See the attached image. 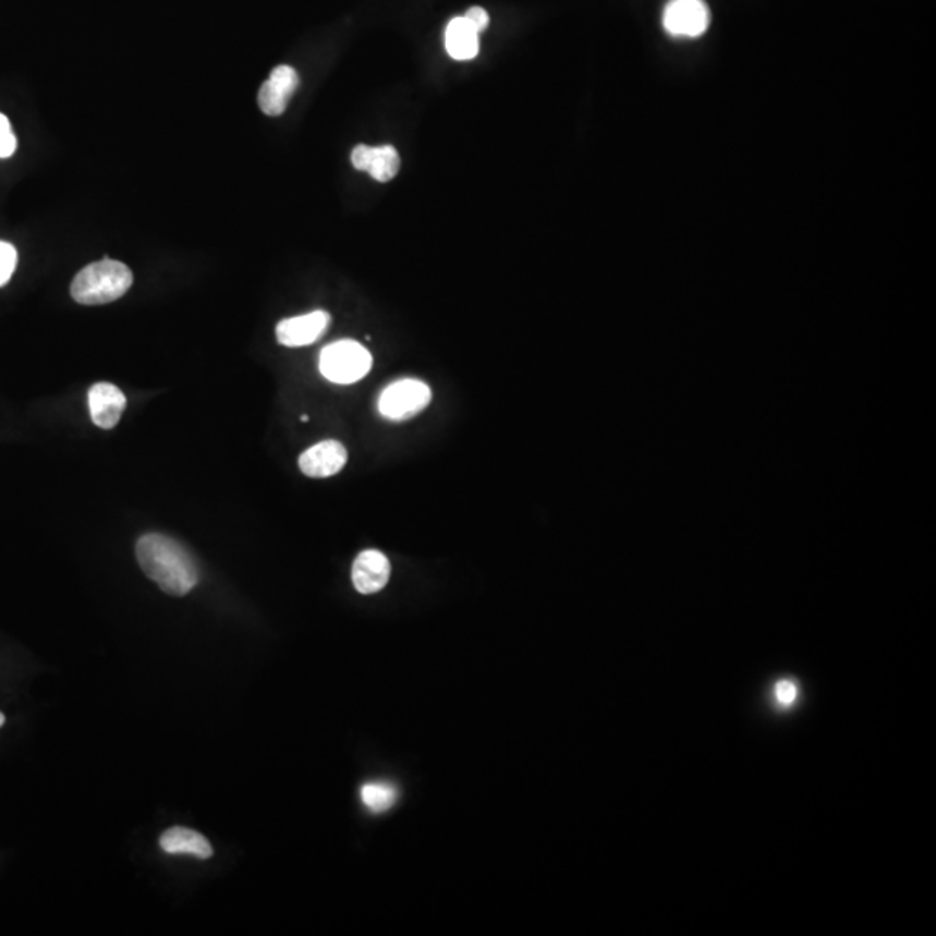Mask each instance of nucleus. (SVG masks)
<instances>
[{
    "label": "nucleus",
    "mask_w": 936,
    "mask_h": 936,
    "mask_svg": "<svg viewBox=\"0 0 936 936\" xmlns=\"http://www.w3.org/2000/svg\"><path fill=\"white\" fill-rule=\"evenodd\" d=\"M160 847L163 852L172 853V855L190 853V855L198 856L202 861L214 855L212 847L208 843L207 838L196 830L186 829V827H172V829L167 830L166 835L160 838Z\"/></svg>",
    "instance_id": "ddd939ff"
},
{
    "label": "nucleus",
    "mask_w": 936,
    "mask_h": 936,
    "mask_svg": "<svg viewBox=\"0 0 936 936\" xmlns=\"http://www.w3.org/2000/svg\"><path fill=\"white\" fill-rule=\"evenodd\" d=\"M5 724V716L0 713V727Z\"/></svg>",
    "instance_id": "6ab92c4d"
},
{
    "label": "nucleus",
    "mask_w": 936,
    "mask_h": 936,
    "mask_svg": "<svg viewBox=\"0 0 936 936\" xmlns=\"http://www.w3.org/2000/svg\"><path fill=\"white\" fill-rule=\"evenodd\" d=\"M17 264V252L11 243L0 242V287H4Z\"/></svg>",
    "instance_id": "2eb2a0df"
},
{
    "label": "nucleus",
    "mask_w": 936,
    "mask_h": 936,
    "mask_svg": "<svg viewBox=\"0 0 936 936\" xmlns=\"http://www.w3.org/2000/svg\"><path fill=\"white\" fill-rule=\"evenodd\" d=\"M446 49L458 61L474 60L479 54V32L465 16L454 17L446 28Z\"/></svg>",
    "instance_id": "f8f14e48"
},
{
    "label": "nucleus",
    "mask_w": 936,
    "mask_h": 936,
    "mask_svg": "<svg viewBox=\"0 0 936 936\" xmlns=\"http://www.w3.org/2000/svg\"><path fill=\"white\" fill-rule=\"evenodd\" d=\"M141 569L166 594L184 597L195 588L199 574L186 548L166 534H145L136 545Z\"/></svg>",
    "instance_id": "f257e3e1"
},
{
    "label": "nucleus",
    "mask_w": 936,
    "mask_h": 936,
    "mask_svg": "<svg viewBox=\"0 0 936 936\" xmlns=\"http://www.w3.org/2000/svg\"><path fill=\"white\" fill-rule=\"evenodd\" d=\"M390 578V562L381 551H361L352 563V585L363 595L386 588Z\"/></svg>",
    "instance_id": "1a4fd4ad"
},
{
    "label": "nucleus",
    "mask_w": 936,
    "mask_h": 936,
    "mask_svg": "<svg viewBox=\"0 0 936 936\" xmlns=\"http://www.w3.org/2000/svg\"><path fill=\"white\" fill-rule=\"evenodd\" d=\"M345 463H348V450L333 439L314 445L299 458L302 474L314 479L339 474Z\"/></svg>",
    "instance_id": "6e6552de"
},
{
    "label": "nucleus",
    "mask_w": 936,
    "mask_h": 936,
    "mask_svg": "<svg viewBox=\"0 0 936 936\" xmlns=\"http://www.w3.org/2000/svg\"><path fill=\"white\" fill-rule=\"evenodd\" d=\"M374 357L368 349L354 340H339L323 349L319 356V372L327 380L340 386H349L368 375Z\"/></svg>",
    "instance_id": "7ed1b4c3"
},
{
    "label": "nucleus",
    "mask_w": 936,
    "mask_h": 936,
    "mask_svg": "<svg viewBox=\"0 0 936 936\" xmlns=\"http://www.w3.org/2000/svg\"><path fill=\"white\" fill-rule=\"evenodd\" d=\"M330 321L327 311H313L304 316L283 319L276 327V339L284 348H304L321 339L327 333Z\"/></svg>",
    "instance_id": "423d86ee"
},
{
    "label": "nucleus",
    "mask_w": 936,
    "mask_h": 936,
    "mask_svg": "<svg viewBox=\"0 0 936 936\" xmlns=\"http://www.w3.org/2000/svg\"><path fill=\"white\" fill-rule=\"evenodd\" d=\"M17 141L8 117L0 113V158H9L16 151Z\"/></svg>",
    "instance_id": "dca6fc26"
},
{
    "label": "nucleus",
    "mask_w": 936,
    "mask_h": 936,
    "mask_svg": "<svg viewBox=\"0 0 936 936\" xmlns=\"http://www.w3.org/2000/svg\"><path fill=\"white\" fill-rule=\"evenodd\" d=\"M361 800L365 803L366 809L372 810L374 814H384L387 810L394 806L398 801V789L390 782L384 780H375L361 788Z\"/></svg>",
    "instance_id": "4468645a"
},
{
    "label": "nucleus",
    "mask_w": 936,
    "mask_h": 936,
    "mask_svg": "<svg viewBox=\"0 0 936 936\" xmlns=\"http://www.w3.org/2000/svg\"><path fill=\"white\" fill-rule=\"evenodd\" d=\"M301 78L299 73L281 64L278 69L272 70L271 75L264 82L259 90V107L264 113L269 117H280L289 107L290 98L297 90Z\"/></svg>",
    "instance_id": "0eeeda50"
},
{
    "label": "nucleus",
    "mask_w": 936,
    "mask_h": 936,
    "mask_svg": "<svg viewBox=\"0 0 936 936\" xmlns=\"http://www.w3.org/2000/svg\"><path fill=\"white\" fill-rule=\"evenodd\" d=\"M466 20L474 26L475 31L483 34L486 31L487 25H489V14L486 13V9L483 8H471L466 11L465 14Z\"/></svg>",
    "instance_id": "a211bd4d"
},
{
    "label": "nucleus",
    "mask_w": 936,
    "mask_h": 936,
    "mask_svg": "<svg viewBox=\"0 0 936 936\" xmlns=\"http://www.w3.org/2000/svg\"><path fill=\"white\" fill-rule=\"evenodd\" d=\"M430 399L433 392L427 384L416 378H403L384 389L378 399V410L389 420H410L424 412Z\"/></svg>",
    "instance_id": "20e7f679"
},
{
    "label": "nucleus",
    "mask_w": 936,
    "mask_h": 936,
    "mask_svg": "<svg viewBox=\"0 0 936 936\" xmlns=\"http://www.w3.org/2000/svg\"><path fill=\"white\" fill-rule=\"evenodd\" d=\"M709 25L712 13L704 0H670L663 13V26L671 37L697 38Z\"/></svg>",
    "instance_id": "39448f33"
},
{
    "label": "nucleus",
    "mask_w": 936,
    "mask_h": 936,
    "mask_svg": "<svg viewBox=\"0 0 936 936\" xmlns=\"http://www.w3.org/2000/svg\"><path fill=\"white\" fill-rule=\"evenodd\" d=\"M134 276L125 264L119 260H99L84 267L73 278V301L82 305H102L119 301L132 287Z\"/></svg>",
    "instance_id": "f03ea898"
},
{
    "label": "nucleus",
    "mask_w": 936,
    "mask_h": 936,
    "mask_svg": "<svg viewBox=\"0 0 936 936\" xmlns=\"http://www.w3.org/2000/svg\"><path fill=\"white\" fill-rule=\"evenodd\" d=\"M352 166L354 169L368 172L378 183H389L390 179H394L401 167L399 153L392 146H372L360 145L352 149L351 155Z\"/></svg>",
    "instance_id": "9d476101"
},
{
    "label": "nucleus",
    "mask_w": 936,
    "mask_h": 936,
    "mask_svg": "<svg viewBox=\"0 0 936 936\" xmlns=\"http://www.w3.org/2000/svg\"><path fill=\"white\" fill-rule=\"evenodd\" d=\"M127 399L119 387L99 381L89 390L90 418L99 428H113L122 418Z\"/></svg>",
    "instance_id": "9b49d317"
},
{
    "label": "nucleus",
    "mask_w": 936,
    "mask_h": 936,
    "mask_svg": "<svg viewBox=\"0 0 936 936\" xmlns=\"http://www.w3.org/2000/svg\"><path fill=\"white\" fill-rule=\"evenodd\" d=\"M798 695V686L794 683L789 682V680H785V682L777 683L776 686V700L780 706H789V704L794 703Z\"/></svg>",
    "instance_id": "f3484780"
}]
</instances>
